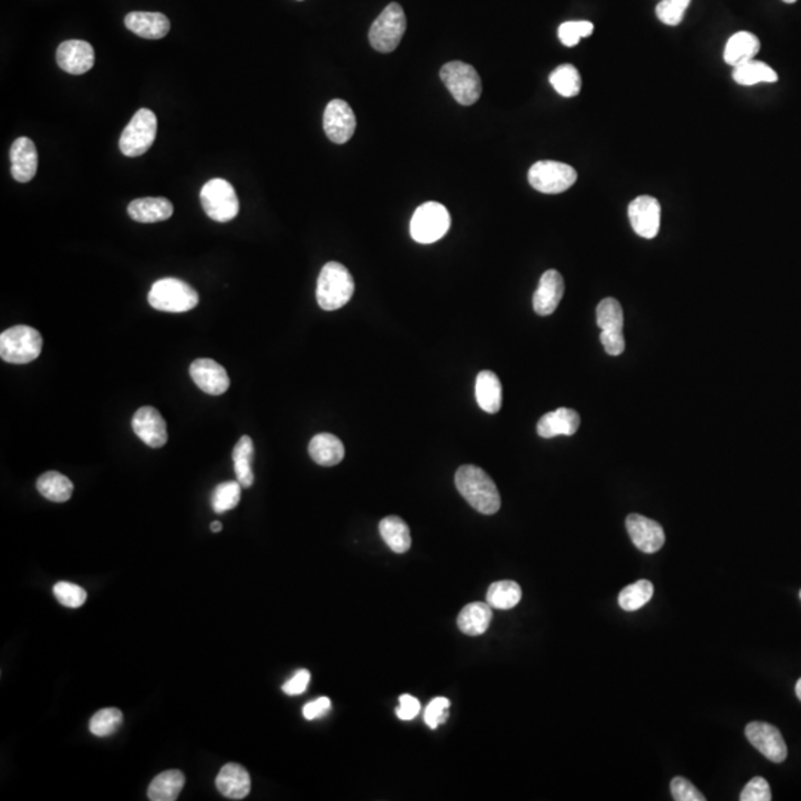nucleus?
I'll return each instance as SVG.
<instances>
[{
  "label": "nucleus",
  "instance_id": "nucleus-29",
  "mask_svg": "<svg viewBox=\"0 0 801 801\" xmlns=\"http://www.w3.org/2000/svg\"><path fill=\"white\" fill-rule=\"evenodd\" d=\"M379 532L384 544L393 553L405 554L411 548V533L404 519L400 517H386L379 524Z\"/></svg>",
  "mask_w": 801,
  "mask_h": 801
},
{
  "label": "nucleus",
  "instance_id": "nucleus-41",
  "mask_svg": "<svg viewBox=\"0 0 801 801\" xmlns=\"http://www.w3.org/2000/svg\"><path fill=\"white\" fill-rule=\"evenodd\" d=\"M52 592H54L55 598L58 599L59 603L66 606V608H79L86 601V590L84 588L77 587L75 583H55Z\"/></svg>",
  "mask_w": 801,
  "mask_h": 801
},
{
  "label": "nucleus",
  "instance_id": "nucleus-7",
  "mask_svg": "<svg viewBox=\"0 0 801 801\" xmlns=\"http://www.w3.org/2000/svg\"><path fill=\"white\" fill-rule=\"evenodd\" d=\"M201 203L210 219L228 223L239 212V199L232 184L223 178H212L201 190Z\"/></svg>",
  "mask_w": 801,
  "mask_h": 801
},
{
  "label": "nucleus",
  "instance_id": "nucleus-26",
  "mask_svg": "<svg viewBox=\"0 0 801 801\" xmlns=\"http://www.w3.org/2000/svg\"><path fill=\"white\" fill-rule=\"evenodd\" d=\"M760 48L761 43L755 34L750 32H738L725 43L724 61L729 66L736 68L739 64L754 59L755 55L760 52Z\"/></svg>",
  "mask_w": 801,
  "mask_h": 801
},
{
  "label": "nucleus",
  "instance_id": "nucleus-47",
  "mask_svg": "<svg viewBox=\"0 0 801 801\" xmlns=\"http://www.w3.org/2000/svg\"><path fill=\"white\" fill-rule=\"evenodd\" d=\"M331 708V700L328 698H320V699L312 700L303 706V716L306 720L312 721L322 717L328 713Z\"/></svg>",
  "mask_w": 801,
  "mask_h": 801
},
{
  "label": "nucleus",
  "instance_id": "nucleus-18",
  "mask_svg": "<svg viewBox=\"0 0 801 801\" xmlns=\"http://www.w3.org/2000/svg\"><path fill=\"white\" fill-rule=\"evenodd\" d=\"M564 295V279L557 270H546L533 295V308L540 317H548L557 310Z\"/></svg>",
  "mask_w": 801,
  "mask_h": 801
},
{
  "label": "nucleus",
  "instance_id": "nucleus-52",
  "mask_svg": "<svg viewBox=\"0 0 801 801\" xmlns=\"http://www.w3.org/2000/svg\"><path fill=\"white\" fill-rule=\"evenodd\" d=\"M800 598H801V590H800Z\"/></svg>",
  "mask_w": 801,
  "mask_h": 801
},
{
  "label": "nucleus",
  "instance_id": "nucleus-22",
  "mask_svg": "<svg viewBox=\"0 0 801 801\" xmlns=\"http://www.w3.org/2000/svg\"><path fill=\"white\" fill-rule=\"evenodd\" d=\"M580 427L579 414L572 409H558L544 414L537 423V434L542 438H554L558 435H574Z\"/></svg>",
  "mask_w": 801,
  "mask_h": 801
},
{
  "label": "nucleus",
  "instance_id": "nucleus-51",
  "mask_svg": "<svg viewBox=\"0 0 801 801\" xmlns=\"http://www.w3.org/2000/svg\"><path fill=\"white\" fill-rule=\"evenodd\" d=\"M782 2H785V4H796V2H797V0H782Z\"/></svg>",
  "mask_w": 801,
  "mask_h": 801
},
{
  "label": "nucleus",
  "instance_id": "nucleus-43",
  "mask_svg": "<svg viewBox=\"0 0 801 801\" xmlns=\"http://www.w3.org/2000/svg\"><path fill=\"white\" fill-rule=\"evenodd\" d=\"M670 794L675 801H705L706 798L702 796L699 789L695 788V785L686 778L677 776L670 780Z\"/></svg>",
  "mask_w": 801,
  "mask_h": 801
},
{
  "label": "nucleus",
  "instance_id": "nucleus-46",
  "mask_svg": "<svg viewBox=\"0 0 801 801\" xmlns=\"http://www.w3.org/2000/svg\"><path fill=\"white\" fill-rule=\"evenodd\" d=\"M422 709V705L411 695H402L400 698V708L397 709L398 718L409 721L418 717Z\"/></svg>",
  "mask_w": 801,
  "mask_h": 801
},
{
  "label": "nucleus",
  "instance_id": "nucleus-21",
  "mask_svg": "<svg viewBox=\"0 0 801 801\" xmlns=\"http://www.w3.org/2000/svg\"><path fill=\"white\" fill-rule=\"evenodd\" d=\"M125 26L140 38L158 40L169 33L168 18L160 13H130L125 17Z\"/></svg>",
  "mask_w": 801,
  "mask_h": 801
},
{
  "label": "nucleus",
  "instance_id": "nucleus-40",
  "mask_svg": "<svg viewBox=\"0 0 801 801\" xmlns=\"http://www.w3.org/2000/svg\"><path fill=\"white\" fill-rule=\"evenodd\" d=\"M594 33V24L590 22H567L558 29V38L565 47H576L580 39Z\"/></svg>",
  "mask_w": 801,
  "mask_h": 801
},
{
  "label": "nucleus",
  "instance_id": "nucleus-13",
  "mask_svg": "<svg viewBox=\"0 0 801 801\" xmlns=\"http://www.w3.org/2000/svg\"><path fill=\"white\" fill-rule=\"evenodd\" d=\"M356 118L354 110L343 100H333L325 107L324 131L333 143L345 144L354 137Z\"/></svg>",
  "mask_w": 801,
  "mask_h": 801
},
{
  "label": "nucleus",
  "instance_id": "nucleus-12",
  "mask_svg": "<svg viewBox=\"0 0 801 801\" xmlns=\"http://www.w3.org/2000/svg\"><path fill=\"white\" fill-rule=\"evenodd\" d=\"M629 220L634 232L644 239L658 237L661 229V203L653 196H638L629 203Z\"/></svg>",
  "mask_w": 801,
  "mask_h": 801
},
{
  "label": "nucleus",
  "instance_id": "nucleus-31",
  "mask_svg": "<svg viewBox=\"0 0 801 801\" xmlns=\"http://www.w3.org/2000/svg\"><path fill=\"white\" fill-rule=\"evenodd\" d=\"M38 491L43 498L55 503L68 502L72 498L73 482L63 473L50 471L38 480Z\"/></svg>",
  "mask_w": 801,
  "mask_h": 801
},
{
  "label": "nucleus",
  "instance_id": "nucleus-44",
  "mask_svg": "<svg viewBox=\"0 0 801 801\" xmlns=\"http://www.w3.org/2000/svg\"><path fill=\"white\" fill-rule=\"evenodd\" d=\"M448 708H450V700L447 698H435L430 700L425 709V721L430 729H436L439 724H443L444 721L448 718Z\"/></svg>",
  "mask_w": 801,
  "mask_h": 801
},
{
  "label": "nucleus",
  "instance_id": "nucleus-37",
  "mask_svg": "<svg viewBox=\"0 0 801 801\" xmlns=\"http://www.w3.org/2000/svg\"><path fill=\"white\" fill-rule=\"evenodd\" d=\"M240 491L242 485L238 481H228L215 487L212 494V509L217 514H224L228 510L235 509L240 502Z\"/></svg>",
  "mask_w": 801,
  "mask_h": 801
},
{
  "label": "nucleus",
  "instance_id": "nucleus-3",
  "mask_svg": "<svg viewBox=\"0 0 801 801\" xmlns=\"http://www.w3.org/2000/svg\"><path fill=\"white\" fill-rule=\"evenodd\" d=\"M148 300L160 312L183 313L198 306L199 294L182 279L164 278L153 284Z\"/></svg>",
  "mask_w": 801,
  "mask_h": 801
},
{
  "label": "nucleus",
  "instance_id": "nucleus-45",
  "mask_svg": "<svg viewBox=\"0 0 801 801\" xmlns=\"http://www.w3.org/2000/svg\"><path fill=\"white\" fill-rule=\"evenodd\" d=\"M309 683H310V672L308 670H300L295 672L292 679L288 680L284 684L283 690L285 695L297 696L306 692Z\"/></svg>",
  "mask_w": 801,
  "mask_h": 801
},
{
  "label": "nucleus",
  "instance_id": "nucleus-28",
  "mask_svg": "<svg viewBox=\"0 0 801 801\" xmlns=\"http://www.w3.org/2000/svg\"><path fill=\"white\" fill-rule=\"evenodd\" d=\"M186 784V778L180 770H166L152 780L148 787V800L176 801Z\"/></svg>",
  "mask_w": 801,
  "mask_h": 801
},
{
  "label": "nucleus",
  "instance_id": "nucleus-39",
  "mask_svg": "<svg viewBox=\"0 0 801 801\" xmlns=\"http://www.w3.org/2000/svg\"><path fill=\"white\" fill-rule=\"evenodd\" d=\"M690 2L692 0H661V4L656 6L659 22L670 27L679 26L683 22L684 13L688 11Z\"/></svg>",
  "mask_w": 801,
  "mask_h": 801
},
{
  "label": "nucleus",
  "instance_id": "nucleus-4",
  "mask_svg": "<svg viewBox=\"0 0 801 801\" xmlns=\"http://www.w3.org/2000/svg\"><path fill=\"white\" fill-rule=\"evenodd\" d=\"M42 336L29 325H15L0 334V356L4 363L29 364L42 352Z\"/></svg>",
  "mask_w": 801,
  "mask_h": 801
},
{
  "label": "nucleus",
  "instance_id": "nucleus-23",
  "mask_svg": "<svg viewBox=\"0 0 801 801\" xmlns=\"http://www.w3.org/2000/svg\"><path fill=\"white\" fill-rule=\"evenodd\" d=\"M128 214L137 223H159L173 217L174 207L166 198H140L128 205Z\"/></svg>",
  "mask_w": 801,
  "mask_h": 801
},
{
  "label": "nucleus",
  "instance_id": "nucleus-14",
  "mask_svg": "<svg viewBox=\"0 0 801 801\" xmlns=\"http://www.w3.org/2000/svg\"><path fill=\"white\" fill-rule=\"evenodd\" d=\"M626 530L633 544L641 553L654 554L665 544V532L662 526L654 519L645 518L640 514L628 515Z\"/></svg>",
  "mask_w": 801,
  "mask_h": 801
},
{
  "label": "nucleus",
  "instance_id": "nucleus-35",
  "mask_svg": "<svg viewBox=\"0 0 801 801\" xmlns=\"http://www.w3.org/2000/svg\"><path fill=\"white\" fill-rule=\"evenodd\" d=\"M597 324L601 333L624 334V309L617 300L608 297L598 304Z\"/></svg>",
  "mask_w": 801,
  "mask_h": 801
},
{
  "label": "nucleus",
  "instance_id": "nucleus-9",
  "mask_svg": "<svg viewBox=\"0 0 801 801\" xmlns=\"http://www.w3.org/2000/svg\"><path fill=\"white\" fill-rule=\"evenodd\" d=\"M452 224L447 208L438 202L420 205L410 223V233L418 244H434L448 232Z\"/></svg>",
  "mask_w": 801,
  "mask_h": 801
},
{
  "label": "nucleus",
  "instance_id": "nucleus-48",
  "mask_svg": "<svg viewBox=\"0 0 801 801\" xmlns=\"http://www.w3.org/2000/svg\"><path fill=\"white\" fill-rule=\"evenodd\" d=\"M599 340H601V345H603L604 349H606V352H608V355H612V356H619V355L624 354V334L601 333L599 334Z\"/></svg>",
  "mask_w": 801,
  "mask_h": 801
},
{
  "label": "nucleus",
  "instance_id": "nucleus-11",
  "mask_svg": "<svg viewBox=\"0 0 801 801\" xmlns=\"http://www.w3.org/2000/svg\"><path fill=\"white\" fill-rule=\"evenodd\" d=\"M745 734L752 747L761 752L766 759L773 763H782L788 757V748L784 736L775 725L763 721H752L747 725Z\"/></svg>",
  "mask_w": 801,
  "mask_h": 801
},
{
  "label": "nucleus",
  "instance_id": "nucleus-42",
  "mask_svg": "<svg viewBox=\"0 0 801 801\" xmlns=\"http://www.w3.org/2000/svg\"><path fill=\"white\" fill-rule=\"evenodd\" d=\"M741 801H770L772 800V791L768 780L761 776H755L745 785L742 793L739 796Z\"/></svg>",
  "mask_w": 801,
  "mask_h": 801
},
{
  "label": "nucleus",
  "instance_id": "nucleus-24",
  "mask_svg": "<svg viewBox=\"0 0 801 801\" xmlns=\"http://www.w3.org/2000/svg\"><path fill=\"white\" fill-rule=\"evenodd\" d=\"M489 603H471L464 606L457 616V626L462 633L471 637H478L489 629L493 617V610Z\"/></svg>",
  "mask_w": 801,
  "mask_h": 801
},
{
  "label": "nucleus",
  "instance_id": "nucleus-8",
  "mask_svg": "<svg viewBox=\"0 0 801 801\" xmlns=\"http://www.w3.org/2000/svg\"><path fill=\"white\" fill-rule=\"evenodd\" d=\"M158 132L157 114L152 110L140 109L132 116L131 122L123 130L119 148L128 158L141 157L152 148Z\"/></svg>",
  "mask_w": 801,
  "mask_h": 801
},
{
  "label": "nucleus",
  "instance_id": "nucleus-1",
  "mask_svg": "<svg viewBox=\"0 0 801 801\" xmlns=\"http://www.w3.org/2000/svg\"><path fill=\"white\" fill-rule=\"evenodd\" d=\"M455 489L464 496V500L481 514L493 515L500 509L502 499L494 481L489 473L473 466L464 464L455 472Z\"/></svg>",
  "mask_w": 801,
  "mask_h": 801
},
{
  "label": "nucleus",
  "instance_id": "nucleus-36",
  "mask_svg": "<svg viewBox=\"0 0 801 801\" xmlns=\"http://www.w3.org/2000/svg\"><path fill=\"white\" fill-rule=\"evenodd\" d=\"M653 583L645 580V579H641V580H637L633 585H628V587L620 590L617 601H619L620 608L626 610V612H635V610L644 608L645 604L649 603L652 597H653Z\"/></svg>",
  "mask_w": 801,
  "mask_h": 801
},
{
  "label": "nucleus",
  "instance_id": "nucleus-25",
  "mask_svg": "<svg viewBox=\"0 0 801 801\" xmlns=\"http://www.w3.org/2000/svg\"><path fill=\"white\" fill-rule=\"evenodd\" d=\"M309 454L320 466H336L345 457V446L333 434H318L309 444Z\"/></svg>",
  "mask_w": 801,
  "mask_h": 801
},
{
  "label": "nucleus",
  "instance_id": "nucleus-17",
  "mask_svg": "<svg viewBox=\"0 0 801 801\" xmlns=\"http://www.w3.org/2000/svg\"><path fill=\"white\" fill-rule=\"evenodd\" d=\"M95 52L91 43L85 40H66L57 50V63L59 68L70 75H85L93 68Z\"/></svg>",
  "mask_w": 801,
  "mask_h": 801
},
{
  "label": "nucleus",
  "instance_id": "nucleus-5",
  "mask_svg": "<svg viewBox=\"0 0 801 801\" xmlns=\"http://www.w3.org/2000/svg\"><path fill=\"white\" fill-rule=\"evenodd\" d=\"M439 76L455 102L462 106H472L480 100L482 84L480 75L472 66L462 61H452L444 64Z\"/></svg>",
  "mask_w": 801,
  "mask_h": 801
},
{
  "label": "nucleus",
  "instance_id": "nucleus-10",
  "mask_svg": "<svg viewBox=\"0 0 801 801\" xmlns=\"http://www.w3.org/2000/svg\"><path fill=\"white\" fill-rule=\"evenodd\" d=\"M576 180V169L557 160H539L528 171V183L544 194H562L573 186Z\"/></svg>",
  "mask_w": 801,
  "mask_h": 801
},
{
  "label": "nucleus",
  "instance_id": "nucleus-16",
  "mask_svg": "<svg viewBox=\"0 0 801 801\" xmlns=\"http://www.w3.org/2000/svg\"><path fill=\"white\" fill-rule=\"evenodd\" d=\"M132 430L148 447H164L168 441L166 422L162 414L153 407H141L135 411L132 418Z\"/></svg>",
  "mask_w": 801,
  "mask_h": 801
},
{
  "label": "nucleus",
  "instance_id": "nucleus-27",
  "mask_svg": "<svg viewBox=\"0 0 801 801\" xmlns=\"http://www.w3.org/2000/svg\"><path fill=\"white\" fill-rule=\"evenodd\" d=\"M478 405L485 413L496 414L502 409V383L493 372H481L475 383Z\"/></svg>",
  "mask_w": 801,
  "mask_h": 801
},
{
  "label": "nucleus",
  "instance_id": "nucleus-32",
  "mask_svg": "<svg viewBox=\"0 0 801 801\" xmlns=\"http://www.w3.org/2000/svg\"><path fill=\"white\" fill-rule=\"evenodd\" d=\"M734 79L736 84L742 85V86L773 84V82H778V73L763 61L750 59L747 63L739 64L734 68Z\"/></svg>",
  "mask_w": 801,
  "mask_h": 801
},
{
  "label": "nucleus",
  "instance_id": "nucleus-34",
  "mask_svg": "<svg viewBox=\"0 0 801 801\" xmlns=\"http://www.w3.org/2000/svg\"><path fill=\"white\" fill-rule=\"evenodd\" d=\"M549 82L561 97L573 98L582 89V77L578 68L572 64H561L551 75Z\"/></svg>",
  "mask_w": 801,
  "mask_h": 801
},
{
  "label": "nucleus",
  "instance_id": "nucleus-30",
  "mask_svg": "<svg viewBox=\"0 0 801 801\" xmlns=\"http://www.w3.org/2000/svg\"><path fill=\"white\" fill-rule=\"evenodd\" d=\"M232 459L238 482L244 489H249L254 484V443L248 435L240 436L237 446L233 448Z\"/></svg>",
  "mask_w": 801,
  "mask_h": 801
},
{
  "label": "nucleus",
  "instance_id": "nucleus-20",
  "mask_svg": "<svg viewBox=\"0 0 801 801\" xmlns=\"http://www.w3.org/2000/svg\"><path fill=\"white\" fill-rule=\"evenodd\" d=\"M215 787L220 794L232 800H242L251 791V778L247 769L238 763L224 764L215 778Z\"/></svg>",
  "mask_w": 801,
  "mask_h": 801
},
{
  "label": "nucleus",
  "instance_id": "nucleus-49",
  "mask_svg": "<svg viewBox=\"0 0 801 801\" xmlns=\"http://www.w3.org/2000/svg\"><path fill=\"white\" fill-rule=\"evenodd\" d=\"M221 528H223V524L220 523V521H214V523H212V533L221 532Z\"/></svg>",
  "mask_w": 801,
  "mask_h": 801
},
{
  "label": "nucleus",
  "instance_id": "nucleus-33",
  "mask_svg": "<svg viewBox=\"0 0 801 801\" xmlns=\"http://www.w3.org/2000/svg\"><path fill=\"white\" fill-rule=\"evenodd\" d=\"M523 590L514 580H499L490 585L487 590V603L499 610L514 608L521 601Z\"/></svg>",
  "mask_w": 801,
  "mask_h": 801
},
{
  "label": "nucleus",
  "instance_id": "nucleus-15",
  "mask_svg": "<svg viewBox=\"0 0 801 801\" xmlns=\"http://www.w3.org/2000/svg\"><path fill=\"white\" fill-rule=\"evenodd\" d=\"M189 373L196 386L208 395H223L230 386L226 368L215 363L214 359H196L190 365Z\"/></svg>",
  "mask_w": 801,
  "mask_h": 801
},
{
  "label": "nucleus",
  "instance_id": "nucleus-19",
  "mask_svg": "<svg viewBox=\"0 0 801 801\" xmlns=\"http://www.w3.org/2000/svg\"><path fill=\"white\" fill-rule=\"evenodd\" d=\"M11 173L18 183H29L38 173V148L32 140L20 137L15 140L9 152Z\"/></svg>",
  "mask_w": 801,
  "mask_h": 801
},
{
  "label": "nucleus",
  "instance_id": "nucleus-6",
  "mask_svg": "<svg viewBox=\"0 0 801 801\" xmlns=\"http://www.w3.org/2000/svg\"><path fill=\"white\" fill-rule=\"evenodd\" d=\"M407 29L404 9L398 4H391L375 18L368 39L375 51L389 54L395 51Z\"/></svg>",
  "mask_w": 801,
  "mask_h": 801
},
{
  "label": "nucleus",
  "instance_id": "nucleus-2",
  "mask_svg": "<svg viewBox=\"0 0 801 801\" xmlns=\"http://www.w3.org/2000/svg\"><path fill=\"white\" fill-rule=\"evenodd\" d=\"M355 283L346 267L329 262L320 270L317 285V300L320 309L338 310L352 299Z\"/></svg>",
  "mask_w": 801,
  "mask_h": 801
},
{
  "label": "nucleus",
  "instance_id": "nucleus-50",
  "mask_svg": "<svg viewBox=\"0 0 801 801\" xmlns=\"http://www.w3.org/2000/svg\"><path fill=\"white\" fill-rule=\"evenodd\" d=\"M796 695H797L798 699L801 700V679L798 680L797 684H796Z\"/></svg>",
  "mask_w": 801,
  "mask_h": 801
},
{
  "label": "nucleus",
  "instance_id": "nucleus-38",
  "mask_svg": "<svg viewBox=\"0 0 801 801\" xmlns=\"http://www.w3.org/2000/svg\"><path fill=\"white\" fill-rule=\"evenodd\" d=\"M122 723L123 716L121 713V709H100V711L94 714V717L89 721V730H91V734L94 736L106 738V736L113 734L122 725Z\"/></svg>",
  "mask_w": 801,
  "mask_h": 801
}]
</instances>
